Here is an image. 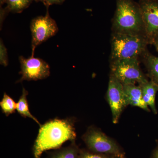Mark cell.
<instances>
[{
	"label": "cell",
	"instance_id": "obj_21",
	"mask_svg": "<svg viewBox=\"0 0 158 158\" xmlns=\"http://www.w3.org/2000/svg\"><path fill=\"white\" fill-rule=\"evenodd\" d=\"M152 158H158V146L155 151Z\"/></svg>",
	"mask_w": 158,
	"mask_h": 158
},
{
	"label": "cell",
	"instance_id": "obj_7",
	"mask_svg": "<svg viewBox=\"0 0 158 158\" xmlns=\"http://www.w3.org/2000/svg\"><path fill=\"white\" fill-rule=\"evenodd\" d=\"M21 78L17 82L24 81H38L48 77L50 74V68L47 62L39 58L31 56L28 58L20 56Z\"/></svg>",
	"mask_w": 158,
	"mask_h": 158
},
{
	"label": "cell",
	"instance_id": "obj_4",
	"mask_svg": "<svg viewBox=\"0 0 158 158\" xmlns=\"http://www.w3.org/2000/svg\"><path fill=\"white\" fill-rule=\"evenodd\" d=\"M140 58H133L110 62L111 73L123 85H143L148 81L141 70Z\"/></svg>",
	"mask_w": 158,
	"mask_h": 158
},
{
	"label": "cell",
	"instance_id": "obj_12",
	"mask_svg": "<svg viewBox=\"0 0 158 158\" xmlns=\"http://www.w3.org/2000/svg\"><path fill=\"white\" fill-rule=\"evenodd\" d=\"M141 58L151 81L158 85V57L154 56L147 50Z\"/></svg>",
	"mask_w": 158,
	"mask_h": 158
},
{
	"label": "cell",
	"instance_id": "obj_6",
	"mask_svg": "<svg viewBox=\"0 0 158 158\" xmlns=\"http://www.w3.org/2000/svg\"><path fill=\"white\" fill-rule=\"evenodd\" d=\"M30 28L32 35V56H34L35 48L53 37L59 31L56 21L50 16L48 11L44 16H39L32 19Z\"/></svg>",
	"mask_w": 158,
	"mask_h": 158
},
{
	"label": "cell",
	"instance_id": "obj_1",
	"mask_svg": "<svg viewBox=\"0 0 158 158\" xmlns=\"http://www.w3.org/2000/svg\"><path fill=\"white\" fill-rule=\"evenodd\" d=\"M74 122L72 119L56 118L40 127L34 147L35 158H40L43 153L56 149L67 141H74L76 138Z\"/></svg>",
	"mask_w": 158,
	"mask_h": 158
},
{
	"label": "cell",
	"instance_id": "obj_8",
	"mask_svg": "<svg viewBox=\"0 0 158 158\" xmlns=\"http://www.w3.org/2000/svg\"><path fill=\"white\" fill-rule=\"evenodd\" d=\"M106 96L112 113L113 122L116 124L127 105L123 85L112 75L110 74Z\"/></svg>",
	"mask_w": 158,
	"mask_h": 158
},
{
	"label": "cell",
	"instance_id": "obj_18",
	"mask_svg": "<svg viewBox=\"0 0 158 158\" xmlns=\"http://www.w3.org/2000/svg\"><path fill=\"white\" fill-rule=\"evenodd\" d=\"M79 158H110L102 154L92 153L87 152H81L79 155Z\"/></svg>",
	"mask_w": 158,
	"mask_h": 158
},
{
	"label": "cell",
	"instance_id": "obj_15",
	"mask_svg": "<svg viewBox=\"0 0 158 158\" xmlns=\"http://www.w3.org/2000/svg\"><path fill=\"white\" fill-rule=\"evenodd\" d=\"M0 106L3 113L8 116L15 112L17 103L13 99L5 93L2 99L0 102Z\"/></svg>",
	"mask_w": 158,
	"mask_h": 158
},
{
	"label": "cell",
	"instance_id": "obj_13",
	"mask_svg": "<svg viewBox=\"0 0 158 158\" xmlns=\"http://www.w3.org/2000/svg\"><path fill=\"white\" fill-rule=\"evenodd\" d=\"M33 0H1V3H6L7 7L2 11V16L9 12L19 13L31 5Z\"/></svg>",
	"mask_w": 158,
	"mask_h": 158
},
{
	"label": "cell",
	"instance_id": "obj_20",
	"mask_svg": "<svg viewBox=\"0 0 158 158\" xmlns=\"http://www.w3.org/2000/svg\"><path fill=\"white\" fill-rule=\"evenodd\" d=\"M151 44L154 46V47L155 48L156 50L158 52V35L153 40Z\"/></svg>",
	"mask_w": 158,
	"mask_h": 158
},
{
	"label": "cell",
	"instance_id": "obj_5",
	"mask_svg": "<svg viewBox=\"0 0 158 158\" xmlns=\"http://www.w3.org/2000/svg\"><path fill=\"white\" fill-rule=\"evenodd\" d=\"M82 139L89 149L94 152L111 155L118 158L124 156L116 142L96 127H89Z\"/></svg>",
	"mask_w": 158,
	"mask_h": 158
},
{
	"label": "cell",
	"instance_id": "obj_14",
	"mask_svg": "<svg viewBox=\"0 0 158 158\" xmlns=\"http://www.w3.org/2000/svg\"><path fill=\"white\" fill-rule=\"evenodd\" d=\"M28 94V91L24 88H23L22 94L17 103L16 110L21 116L24 118L28 117V118H32L40 127L41 125L37 118L31 114L29 110V105L27 99V96Z\"/></svg>",
	"mask_w": 158,
	"mask_h": 158
},
{
	"label": "cell",
	"instance_id": "obj_11",
	"mask_svg": "<svg viewBox=\"0 0 158 158\" xmlns=\"http://www.w3.org/2000/svg\"><path fill=\"white\" fill-rule=\"evenodd\" d=\"M140 86L144 102L150 107L154 114H156L158 111L156 106L155 100L156 94L158 91V85L150 80Z\"/></svg>",
	"mask_w": 158,
	"mask_h": 158
},
{
	"label": "cell",
	"instance_id": "obj_16",
	"mask_svg": "<svg viewBox=\"0 0 158 158\" xmlns=\"http://www.w3.org/2000/svg\"><path fill=\"white\" fill-rule=\"evenodd\" d=\"M78 148L74 143L54 154L51 158H79Z\"/></svg>",
	"mask_w": 158,
	"mask_h": 158
},
{
	"label": "cell",
	"instance_id": "obj_19",
	"mask_svg": "<svg viewBox=\"0 0 158 158\" xmlns=\"http://www.w3.org/2000/svg\"><path fill=\"white\" fill-rule=\"evenodd\" d=\"M65 1V0H43L42 3L46 6L47 8H48L49 6L54 4H62Z\"/></svg>",
	"mask_w": 158,
	"mask_h": 158
},
{
	"label": "cell",
	"instance_id": "obj_3",
	"mask_svg": "<svg viewBox=\"0 0 158 158\" xmlns=\"http://www.w3.org/2000/svg\"><path fill=\"white\" fill-rule=\"evenodd\" d=\"M149 44L144 35L113 33L111 37L110 62L141 57Z\"/></svg>",
	"mask_w": 158,
	"mask_h": 158
},
{
	"label": "cell",
	"instance_id": "obj_22",
	"mask_svg": "<svg viewBox=\"0 0 158 158\" xmlns=\"http://www.w3.org/2000/svg\"><path fill=\"white\" fill-rule=\"evenodd\" d=\"M33 1H35L36 2H43V0H33Z\"/></svg>",
	"mask_w": 158,
	"mask_h": 158
},
{
	"label": "cell",
	"instance_id": "obj_17",
	"mask_svg": "<svg viewBox=\"0 0 158 158\" xmlns=\"http://www.w3.org/2000/svg\"><path fill=\"white\" fill-rule=\"evenodd\" d=\"M0 49V63L1 65L6 66L8 64L7 49L2 41V40H1Z\"/></svg>",
	"mask_w": 158,
	"mask_h": 158
},
{
	"label": "cell",
	"instance_id": "obj_2",
	"mask_svg": "<svg viewBox=\"0 0 158 158\" xmlns=\"http://www.w3.org/2000/svg\"><path fill=\"white\" fill-rule=\"evenodd\" d=\"M116 1V11L112 22V32L145 36L139 3L134 0Z\"/></svg>",
	"mask_w": 158,
	"mask_h": 158
},
{
	"label": "cell",
	"instance_id": "obj_10",
	"mask_svg": "<svg viewBox=\"0 0 158 158\" xmlns=\"http://www.w3.org/2000/svg\"><path fill=\"white\" fill-rule=\"evenodd\" d=\"M123 89L127 106L141 108L147 112H150L149 108L143 100L142 90L140 85H125Z\"/></svg>",
	"mask_w": 158,
	"mask_h": 158
},
{
	"label": "cell",
	"instance_id": "obj_9",
	"mask_svg": "<svg viewBox=\"0 0 158 158\" xmlns=\"http://www.w3.org/2000/svg\"><path fill=\"white\" fill-rule=\"evenodd\" d=\"M145 36L149 44L158 35V0H139Z\"/></svg>",
	"mask_w": 158,
	"mask_h": 158
}]
</instances>
